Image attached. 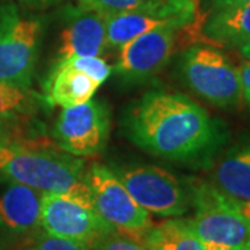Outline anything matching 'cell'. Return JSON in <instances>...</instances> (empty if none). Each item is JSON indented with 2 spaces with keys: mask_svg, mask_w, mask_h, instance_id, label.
<instances>
[{
  "mask_svg": "<svg viewBox=\"0 0 250 250\" xmlns=\"http://www.w3.org/2000/svg\"><path fill=\"white\" fill-rule=\"evenodd\" d=\"M126 138L166 160L206 164L227 142L223 121L181 93L153 90L145 93L125 113Z\"/></svg>",
  "mask_w": 250,
  "mask_h": 250,
  "instance_id": "1",
  "label": "cell"
},
{
  "mask_svg": "<svg viewBox=\"0 0 250 250\" xmlns=\"http://www.w3.org/2000/svg\"><path fill=\"white\" fill-rule=\"evenodd\" d=\"M0 174L41 193H56L92 205L85 163L27 143L0 141Z\"/></svg>",
  "mask_w": 250,
  "mask_h": 250,
  "instance_id": "2",
  "label": "cell"
},
{
  "mask_svg": "<svg viewBox=\"0 0 250 250\" xmlns=\"http://www.w3.org/2000/svg\"><path fill=\"white\" fill-rule=\"evenodd\" d=\"M195 215L189 221L205 250H250V223L236 203L210 182L189 188Z\"/></svg>",
  "mask_w": 250,
  "mask_h": 250,
  "instance_id": "3",
  "label": "cell"
},
{
  "mask_svg": "<svg viewBox=\"0 0 250 250\" xmlns=\"http://www.w3.org/2000/svg\"><path fill=\"white\" fill-rule=\"evenodd\" d=\"M184 83L218 108H235L243 100L239 72L217 47L190 46L179 60Z\"/></svg>",
  "mask_w": 250,
  "mask_h": 250,
  "instance_id": "4",
  "label": "cell"
},
{
  "mask_svg": "<svg viewBox=\"0 0 250 250\" xmlns=\"http://www.w3.org/2000/svg\"><path fill=\"white\" fill-rule=\"evenodd\" d=\"M42 42V22L14 4L0 9V81L29 88Z\"/></svg>",
  "mask_w": 250,
  "mask_h": 250,
  "instance_id": "5",
  "label": "cell"
},
{
  "mask_svg": "<svg viewBox=\"0 0 250 250\" xmlns=\"http://www.w3.org/2000/svg\"><path fill=\"white\" fill-rule=\"evenodd\" d=\"M85 178L96 213L116 231L142 241L153 225L150 213L135 202L116 172L106 166L93 164Z\"/></svg>",
  "mask_w": 250,
  "mask_h": 250,
  "instance_id": "6",
  "label": "cell"
},
{
  "mask_svg": "<svg viewBox=\"0 0 250 250\" xmlns=\"http://www.w3.org/2000/svg\"><path fill=\"white\" fill-rule=\"evenodd\" d=\"M138 205L150 214L182 217L192 207L190 190L170 171L156 166H135L114 171Z\"/></svg>",
  "mask_w": 250,
  "mask_h": 250,
  "instance_id": "7",
  "label": "cell"
},
{
  "mask_svg": "<svg viewBox=\"0 0 250 250\" xmlns=\"http://www.w3.org/2000/svg\"><path fill=\"white\" fill-rule=\"evenodd\" d=\"M110 132V113L99 100L64 107L53 128L59 147L74 157H89L102 152Z\"/></svg>",
  "mask_w": 250,
  "mask_h": 250,
  "instance_id": "8",
  "label": "cell"
},
{
  "mask_svg": "<svg viewBox=\"0 0 250 250\" xmlns=\"http://www.w3.org/2000/svg\"><path fill=\"white\" fill-rule=\"evenodd\" d=\"M41 228L49 235L81 242L90 248L100 236L114 231L93 206L56 193H42Z\"/></svg>",
  "mask_w": 250,
  "mask_h": 250,
  "instance_id": "9",
  "label": "cell"
},
{
  "mask_svg": "<svg viewBox=\"0 0 250 250\" xmlns=\"http://www.w3.org/2000/svg\"><path fill=\"white\" fill-rule=\"evenodd\" d=\"M177 29V25L167 24L129 41L120 49V57L113 70L128 82L152 78L170 62Z\"/></svg>",
  "mask_w": 250,
  "mask_h": 250,
  "instance_id": "10",
  "label": "cell"
},
{
  "mask_svg": "<svg viewBox=\"0 0 250 250\" xmlns=\"http://www.w3.org/2000/svg\"><path fill=\"white\" fill-rule=\"evenodd\" d=\"M65 16L67 21L62 32V46L57 60L74 56H103L107 49L106 17L80 6L70 7Z\"/></svg>",
  "mask_w": 250,
  "mask_h": 250,
  "instance_id": "11",
  "label": "cell"
},
{
  "mask_svg": "<svg viewBox=\"0 0 250 250\" xmlns=\"http://www.w3.org/2000/svg\"><path fill=\"white\" fill-rule=\"evenodd\" d=\"M42 193L32 188L11 182L0 195V229L21 236L41 227Z\"/></svg>",
  "mask_w": 250,
  "mask_h": 250,
  "instance_id": "12",
  "label": "cell"
},
{
  "mask_svg": "<svg viewBox=\"0 0 250 250\" xmlns=\"http://www.w3.org/2000/svg\"><path fill=\"white\" fill-rule=\"evenodd\" d=\"M99 85L88 74L77 70L67 60H57L45 82V100L50 106L71 107L95 96Z\"/></svg>",
  "mask_w": 250,
  "mask_h": 250,
  "instance_id": "13",
  "label": "cell"
},
{
  "mask_svg": "<svg viewBox=\"0 0 250 250\" xmlns=\"http://www.w3.org/2000/svg\"><path fill=\"white\" fill-rule=\"evenodd\" d=\"M210 184L236 205L250 202V142L224 156L215 166Z\"/></svg>",
  "mask_w": 250,
  "mask_h": 250,
  "instance_id": "14",
  "label": "cell"
},
{
  "mask_svg": "<svg viewBox=\"0 0 250 250\" xmlns=\"http://www.w3.org/2000/svg\"><path fill=\"white\" fill-rule=\"evenodd\" d=\"M203 35L214 45L229 47L250 41V1L213 11L203 25Z\"/></svg>",
  "mask_w": 250,
  "mask_h": 250,
  "instance_id": "15",
  "label": "cell"
},
{
  "mask_svg": "<svg viewBox=\"0 0 250 250\" xmlns=\"http://www.w3.org/2000/svg\"><path fill=\"white\" fill-rule=\"evenodd\" d=\"M142 242L147 250H205L190 221L179 217L152 225Z\"/></svg>",
  "mask_w": 250,
  "mask_h": 250,
  "instance_id": "16",
  "label": "cell"
},
{
  "mask_svg": "<svg viewBox=\"0 0 250 250\" xmlns=\"http://www.w3.org/2000/svg\"><path fill=\"white\" fill-rule=\"evenodd\" d=\"M38 96L29 88H20L0 81V129L6 125L25 120L35 111Z\"/></svg>",
  "mask_w": 250,
  "mask_h": 250,
  "instance_id": "17",
  "label": "cell"
},
{
  "mask_svg": "<svg viewBox=\"0 0 250 250\" xmlns=\"http://www.w3.org/2000/svg\"><path fill=\"white\" fill-rule=\"evenodd\" d=\"M152 3H154V0H78L80 7L99 13L104 17L143 9Z\"/></svg>",
  "mask_w": 250,
  "mask_h": 250,
  "instance_id": "18",
  "label": "cell"
},
{
  "mask_svg": "<svg viewBox=\"0 0 250 250\" xmlns=\"http://www.w3.org/2000/svg\"><path fill=\"white\" fill-rule=\"evenodd\" d=\"M62 60H67L77 70L88 74L99 85H103L113 72V68L108 65L107 62L98 56H86V57L74 56V57L62 59Z\"/></svg>",
  "mask_w": 250,
  "mask_h": 250,
  "instance_id": "19",
  "label": "cell"
},
{
  "mask_svg": "<svg viewBox=\"0 0 250 250\" xmlns=\"http://www.w3.org/2000/svg\"><path fill=\"white\" fill-rule=\"evenodd\" d=\"M92 250H147L145 243L131 235L111 231L93 243Z\"/></svg>",
  "mask_w": 250,
  "mask_h": 250,
  "instance_id": "20",
  "label": "cell"
},
{
  "mask_svg": "<svg viewBox=\"0 0 250 250\" xmlns=\"http://www.w3.org/2000/svg\"><path fill=\"white\" fill-rule=\"evenodd\" d=\"M29 250H92V248L81 242L70 241L43 232L38 235Z\"/></svg>",
  "mask_w": 250,
  "mask_h": 250,
  "instance_id": "21",
  "label": "cell"
},
{
  "mask_svg": "<svg viewBox=\"0 0 250 250\" xmlns=\"http://www.w3.org/2000/svg\"><path fill=\"white\" fill-rule=\"evenodd\" d=\"M238 72H239V78H241L242 96L250 106V62H243L238 68Z\"/></svg>",
  "mask_w": 250,
  "mask_h": 250,
  "instance_id": "22",
  "label": "cell"
},
{
  "mask_svg": "<svg viewBox=\"0 0 250 250\" xmlns=\"http://www.w3.org/2000/svg\"><path fill=\"white\" fill-rule=\"evenodd\" d=\"M248 1H250V0H210V7H211L213 11H217V10L239 6V4L248 3Z\"/></svg>",
  "mask_w": 250,
  "mask_h": 250,
  "instance_id": "23",
  "label": "cell"
},
{
  "mask_svg": "<svg viewBox=\"0 0 250 250\" xmlns=\"http://www.w3.org/2000/svg\"><path fill=\"white\" fill-rule=\"evenodd\" d=\"M22 3H25L28 6H35V7H39V6H47V4H52L57 0H20Z\"/></svg>",
  "mask_w": 250,
  "mask_h": 250,
  "instance_id": "24",
  "label": "cell"
},
{
  "mask_svg": "<svg viewBox=\"0 0 250 250\" xmlns=\"http://www.w3.org/2000/svg\"><path fill=\"white\" fill-rule=\"evenodd\" d=\"M238 49H239V52H241L242 56H243L248 62H250V41L245 42V43L239 46Z\"/></svg>",
  "mask_w": 250,
  "mask_h": 250,
  "instance_id": "25",
  "label": "cell"
},
{
  "mask_svg": "<svg viewBox=\"0 0 250 250\" xmlns=\"http://www.w3.org/2000/svg\"><path fill=\"white\" fill-rule=\"evenodd\" d=\"M239 207V210H241V213L245 217H246V220L250 223V202L248 203H243V205H238Z\"/></svg>",
  "mask_w": 250,
  "mask_h": 250,
  "instance_id": "26",
  "label": "cell"
},
{
  "mask_svg": "<svg viewBox=\"0 0 250 250\" xmlns=\"http://www.w3.org/2000/svg\"><path fill=\"white\" fill-rule=\"evenodd\" d=\"M9 136H6V132H4V129H0V141L1 139H7Z\"/></svg>",
  "mask_w": 250,
  "mask_h": 250,
  "instance_id": "27",
  "label": "cell"
}]
</instances>
